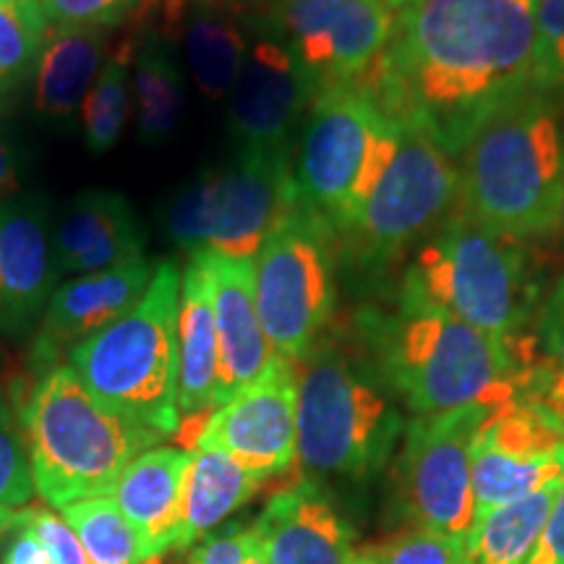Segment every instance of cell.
Listing matches in <instances>:
<instances>
[{
    "label": "cell",
    "instance_id": "cell-1",
    "mask_svg": "<svg viewBox=\"0 0 564 564\" xmlns=\"http://www.w3.org/2000/svg\"><path fill=\"white\" fill-rule=\"evenodd\" d=\"M535 13L539 0H421L364 87L457 158L494 110L533 89Z\"/></svg>",
    "mask_w": 564,
    "mask_h": 564
},
{
    "label": "cell",
    "instance_id": "cell-2",
    "mask_svg": "<svg viewBox=\"0 0 564 564\" xmlns=\"http://www.w3.org/2000/svg\"><path fill=\"white\" fill-rule=\"evenodd\" d=\"M361 335L373 369L413 415L502 408L523 382L514 343L440 308L400 303L394 314L366 312Z\"/></svg>",
    "mask_w": 564,
    "mask_h": 564
},
{
    "label": "cell",
    "instance_id": "cell-3",
    "mask_svg": "<svg viewBox=\"0 0 564 564\" xmlns=\"http://www.w3.org/2000/svg\"><path fill=\"white\" fill-rule=\"evenodd\" d=\"M562 105L528 89L494 110L457 152L460 207L507 238L549 236L564 199Z\"/></svg>",
    "mask_w": 564,
    "mask_h": 564
},
{
    "label": "cell",
    "instance_id": "cell-4",
    "mask_svg": "<svg viewBox=\"0 0 564 564\" xmlns=\"http://www.w3.org/2000/svg\"><path fill=\"white\" fill-rule=\"evenodd\" d=\"M299 369V447L303 481L329 491L382 474L403 436V415L369 358L319 340Z\"/></svg>",
    "mask_w": 564,
    "mask_h": 564
},
{
    "label": "cell",
    "instance_id": "cell-5",
    "mask_svg": "<svg viewBox=\"0 0 564 564\" xmlns=\"http://www.w3.org/2000/svg\"><path fill=\"white\" fill-rule=\"evenodd\" d=\"M21 429L34 494L61 510L110 497L126 465L162 440L105 408L68 364L40 373L21 408Z\"/></svg>",
    "mask_w": 564,
    "mask_h": 564
},
{
    "label": "cell",
    "instance_id": "cell-6",
    "mask_svg": "<svg viewBox=\"0 0 564 564\" xmlns=\"http://www.w3.org/2000/svg\"><path fill=\"white\" fill-rule=\"evenodd\" d=\"M181 274L175 262H160L129 312L68 352V366L105 408L162 440L181 429Z\"/></svg>",
    "mask_w": 564,
    "mask_h": 564
},
{
    "label": "cell",
    "instance_id": "cell-7",
    "mask_svg": "<svg viewBox=\"0 0 564 564\" xmlns=\"http://www.w3.org/2000/svg\"><path fill=\"white\" fill-rule=\"evenodd\" d=\"M400 303L440 308L514 343L535 308L525 246L457 207L415 251L400 285Z\"/></svg>",
    "mask_w": 564,
    "mask_h": 564
},
{
    "label": "cell",
    "instance_id": "cell-8",
    "mask_svg": "<svg viewBox=\"0 0 564 564\" xmlns=\"http://www.w3.org/2000/svg\"><path fill=\"white\" fill-rule=\"evenodd\" d=\"M400 123L369 87H329L314 97L293 147V175L303 207L337 236L356 223L398 152Z\"/></svg>",
    "mask_w": 564,
    "mask_h": 564
},
{
    "label": "cell",
    "instance_id": "cell-9",
    "mask_svg": "<svg viewBox=\"0 0 564 564\" xmlns=\"http://www.w3.org/2000/svg\"><path fill=\"white\" fill-rule=\"evenodd\" d=\"M335 238L308 207L291 212L253 257V291L274 356L299 364L333 319Z\"/></svg>",
    "mask_w": 564,
    "mask_h": 564
},
{
    "label": "cell",
    "instance_id": "cell-10",
    "mask_svg": "<svg viewBox=\"0 0 564 564\" xmlns=\"http://www.w3.org/2000/svg\"><path fill=\"white\" fill-rule=\"evenodd\" d=\"M460 204V175L447 150L421 131L400 123L398 152L364 204L356 223L343 232L358 264L382 267L421 238L426 241Z\"/></svg>",
    "mask_w": 564,
    "mask_h": 564
},
{
    "label": "cell",
    "instance_id": "cell-11",
    "mask_svg": "<svg viewBox=\"0 0 564 564\" xmlns=\"http://www.w3.org/2000/svg\"><path fill=\"white\" fill-rule=\"evenodd\" d=\"M499 408L415 415L398 455L400 499L415 525L468 539L474 528V444Z\"/></svg>",
    "mask_w": 564,
    "mask_h": 564
},
{
    "label": "cell",
    "instance_id": "cell-12",
    "mask_svg": "<svg viewBox=\"0 0 564 564\" xmlns=\"http://www.w3.org/2000/svg\"><path fill=\"white\" fill-rule=\"evenodd\" d=\"M316 95L371 79L398 17L371 0H278L264 13Z\"/></svg>",
    "mask_w": 564,
    "mask_h": 564
},
{
    "label": "cell",
    "instance_id": "cell-13",
    "mask_svg": "<svg viewBox=\"0 0 564 564\" xmlns=\"http://www.w3.org/2000/svg\"><path fill=\"white\" fill-rule=\"evenodd\" d=\"M564 481V419L514 398L489 415L474 444V523L497 507Z\"/></svg>",
    "mask_w": 564,
    "mask_h": 564
},
{
    "label": "cell",
    "instance_id": "cell-14",
    "mask_svg": "<svg viewBox=\"0 0 564 564\" xmlns=\"http://www.w3.org/2000/svg\"><path fill=\"white\" fill-rule=\"evenodd\" d=\"M194 447H215L270 481L295 465L299 369L274 356L257 382L232 394L202 423Z\"/></svg>",
    "mask_w": 564,
    "mask_h": 564
},
{
    "label": "cell",
    "instance_id": "cell-15",
    "mask_svg": "<svg viewBox=\"0 0 564 564\" xmlns=\"http://www.w3.org/2000/svg\"><path fill=\"white\" fill-rule=\"evenodd\" d=\"M246 24L253 34L228 95L230 139L238 150L293 147V131L312 108L316 89L264 17Z\"/></svg>",
    "mask_w": 564,
    "mask_h": 564
},
{
    "label": "cell",
    "instance_id": "cell-16",
    "mask_svg": "<svg viewBox=\"0 0 564 564\" xmlns=\"http://www.w3.org/2000/svg\"><path fill=\"white\" fill-rule=\"evenodd\" d=\"M301 207L293 147H246L220 167V202L209 251L253 259L270 232Z\"/></svg>",
    "mask_w": 564,
    "mask_h": 564
},
{
    "label": "cell",
    "instance_id": "cell-17",
    "mask_svg": "<svg viewBox=\"0 0 564 564\" xmlns=\"http://www.w3.org/2000/svg\"><path fill=\"white\" fill-rule=\"evenodd\" d=\"M51 209L40 196L0 199V333L26 335L58 285Z\"/></svg>",
    "mask_w": 564,
    "mask_h": 564
},
{
    "label": "cell",
    "instance_id": "cell-18",
    "mask_svg": "<svg viewBox=\"0 0 564 564\" xmlns=\"http://www.w3.org/2000/svg\"><path fill=\"white\" fill-rule=\"evenodd\" d=\"M192 257L199 259L207 274L212 306H215L217 350H220L215 408H220L232 394L262 377L274 358V350L259 319L253 259L228 257V253L209 249L196 251Z\"/></svg>",
    "mask_w": 564,
    "mask_h": 564
},
{
    "label": "cell",
    "instance_id": "cell-19",
    "mask_svg": "<svg viewBox=\"0 0 564 564\" xmlns=\"http://www.w3.org/2000/svg\"><path fill=\"white\" fill-rule=\"evenodd\" d=\"M152 274L154 270L144 257L116 270L79 274L55 288L34 340V369L45 373L61 366V356L68 358L76 345L89 340L91 335L129 312L147 293Z\"/></svg>",
    "mask_w": 564,
    "mask_h": 564
},
{
    "label": "cell",
    "instance_id": "cell-20",
    "mask_svg": "<svg viewBox=\"0 0 564 564\" xmlns=\"http://www.w3.org/2000/svg\"><path fill=\"white\" fill-rule=\"evenodd\" d=\"M253 528L270 564H350L356 552L329 491L303 478L272 494Z\"/></svg>",
    "mask_w": 564,
    "mask_h": 564
},
{
    "label": "cell",
    "instance_id": "cell-21",
    "mask_svg": "<svg viewBox=\"0 0 564 564\" xmlns=\"http://www.w3.org/2000/svg\"><path fill=\"white\" fill-rule=\"evenodd\" d=\"M58 274H91L144 259V232L129 199L108 188L74 196L53 232Z\"/></svg>",
    "mask_w": 564,
    "mask_h": 564
},
{
    "label": "cell",
    "instance_id": "cell-22",
    "mask_svg": "<svg viewBox=\"0 0 564 564\" xmlns=\"http://www.w3.org/2000/svg\"><path fill=\"white\" fill-rule=\"evenodd\" d=\"M188 465L192 449L150 447L126 465L110 491V499L139 533L154 562H162L175 549Z\"/></svg>",
    "mask_w": 564,
    "mask_h": 564
},
{
    "label": "cell",
    "instance_id": "cell-23",
    "mask_svg": "<svg viewBox=\"0 0 564 564\" xmlns=\"http://www.w3.org/2000/svg\"><path fill=\"white\" fill-rule=\"evenodd\" d=\"M110 30L53 24L34 63V108L45 121L66 123L82 108L108 61Z\"/></svg>",
    "mask_w": 564,
    "mask_h": 564
},
{
    "label": "cell",
    "instance_id": "cell-24",
    "mask_svg": "<svg viewBox=\"0 0 564 564\" xmlns=\"http://www.w3.org/2000/svg\"><path fill=\"white\" fill-rule=\"evenodd\" d=\"M217 350L215 306L199 259H188L181 274L178 301V415L186 423L207 421L215 411Z\"/></svg>",
    "mask_w": 564,
    "mask_h": 564
},
{
    "label": "cell",
    "instance_id": "cell-25",
    "mask_svg": "<svg viewBox=\"0 0 564 564\" xmlns=\"http://www.w3.org/2000/svg\"><path fill=\"white\" fill-rule=\"evenodd\" d=\"M267 481L215 447H194L183 484L181 528L173 552H186L223 528L230 514L257 497Z\"/></svg>",
    "mask_w": 564,
    "mask_h": 564
},
{
    "label": "cell",
    "instance_id": "cell-26",
    "mask_svg": "<svg viewBox=\"0 0 564 564\" xmlns=\"http://www.w3.org/2000/svg\"><path fill=\"white\" fill-rule=\"evenodd\" d=\"M173 37H181L188 74L202 95L207 100L228 97L249 51V24L230 13L192 6Z\"/></svg>",
    "mask_w": 564,
    "mask_h": 564
},
{
    "label": "cell",
    "instance_id": "cell-27",
    "mask_svg": "<svg viewBox=\"0 0 564 564\" xmlns=\"http://www.w3.org/2000/svg\"><path fill=\"white\" fill-rule=\"evenodd\" d=\"M133 100L141 144H162L178 129L186 108V87L167 40L154 32H133Z\"/></svg>",
    "mask_w": 564,
    "mask_h": 564
},
{
    "label": "cell",
    "instance_id": "cell-28",
    "mask_svg": "<svg viewBox=\"0 0 564 564\" xmlns=\"http://www.w3.org/2000/svg\"><path fill=\"white\" fill-rule=\"evenodd\" d=\"M564 481L486 512L465 541V564H525Z\"/></svg>",
    "mask_w": 564,
    "mask_h": 564
},
{
    "label": "cell",
    "instance_id": "cell-29",
    "mask_svg": "<svg viewBox=\"0 0 564 564\" xmlns=\"http://www.w3.org/2000/svg\"><path fill=\"white\" fill-rule=\"evenodd\" d=\"M133 102V34L118 42L108 55L89 95L84 97L79 118L84 144L91 152H110L131 118Z\"/></svg>",
    "mask_w": 564,
    "mask_h": 564
},
{
    "label": "cell",
    "instance_id": "cell-30",
    "mask_svg": "<svg viewBox=\"0 0 564 564\" xmlns=\"http://www.w3.org/2000/svg\"><path fill=\"white\" fill-rule=\"evenodd\" d=\"M91 564H160L150 560L139 533L110 497H91L63 507Z\"/></svg>",
    "mask_w": 564,
    "mask_h": 564
},
{
    "label": "cell",
    "instance_id": "cell-31",
    "mask_svg": "<svg viewBox=\"0 0 564 564\" xmlns=\"http://www.w3.org/2000/svg\"><path fill=\"white\" fill-rule=\"evenodd\" d=\"M51 26L40 0H0V95L34 70Z\"/></svg>",
    "mask_w": 564,
    "mask_h": 564
},
{
    "label": "cell",
    "instance_id": "cell-32",
    "mask_svg": "<svg viewBox=\"0 0 564 564\" xmlns=\"http://www.w3.org/2000/svg\"><path fill=\"white\" fill-rule=\"evenodd\" d=\"M217 202H220V167L204 171L199 178L175 194L167 207L165 228L181 251L196 253L207 249L217 220Z\"/></svg>",
    "mask_w": 564,
    "mask_h": 564
},
{
    "label": "cell",
    "instance_id": "cell-33",
    "mask_svg": "<svg viewBox=\"0 0 564 564\" xmlns=\"http://www.w3.org/2000/svg\"><path fill=\"white\" fill-rule=\"evenodd\" d=\"M465 541L468 539L413 525L358 554L366 564H465Z\"/></svg>",
    "mask_w": 564,
    "mask_h": 564
},
{
    "label": "cell",
    "instance_id": "cell-34",
    "mask_svg": "<svg viewBox=\"0 0 564 564\" xmlns=\"http://www.w3.org/2000/svg\"><path fill=\"white\" fill-rule=\"evenodd\" d=\"M533 89L564 108V0H539Z\"/></svg>",
    "mask_w": 564,
    "mask_h": 564
},
{
    "label": "cell",
    "instance_id": "cell-35",
    "mask_svg": "<svg viewBox=\"0 0 564 564\" xmlns=\"http://www.w3.org/2000/svg\"><path fill=\"white\" fill-rule=\"evenodd\" d=\"M32 497L34 481L24 432H19L9 405L0 403V507L21 510L32 502Z\"/></svg>",
    "mask_w": 564,
    "mask_h": 564
},
{
    "label": "cell",
    "instance_id": "cell-36",
    "mask_svg": "<svg viewBox=\"0 0 564 564\" xmlns=\"http://www.w3.org/2000/svg\"><path fill=\"white\" fill-rule=\"evenodd\" d=\"M17 528H26V531L34 533V539L47 552L51 564H91L79 535L66 523V518L53 512L51 507H21V510H17Z\"/></svg>",
    "mask_w": 564,
    "mask_h": 564
},
{
    "label": "cell",
    "instance_id": "cell-37",
    "mask_svg": "<svg viewBox=\"0 0 564 564\" xmlns=\"http://www.w3.org/2000/svg\"><path fill=\"white\" fill-rule=\"evenodd\" d=\"M53 24L112 30L139 11L141 0H40Z\"/></svg>",
    "mask_w": 564,
    "mask_h": 564
},
{
    "label": "cell",
    "instance_id": "cell-38",
    "mask_svg": "<svg viewBox=\"0 0 564 564\" xmlns=\"http://www.w3.org/2000/svg\"><path fill=\"white\" fill-rule=\"evenodd\" d=\"M257 549L259 535L253 523H232L204 535L183 564H249Z\"/></svg>",
    "mask_w": 564,
    "mask_h": 564
},
{
    "label": "cell",
    "instance_id": "cell-39",
    "mask_svg": "<svg viewBox=\"0 0 564 564\" xmlns=\"http://www.w3.org/2000/svg\"><path fill=\"white\" fill-rule=\"evenodd\" d=\"M539 337L546 356L564 369V278L560 285L549 293L539 314Z\"/></svg>",
    "mask_w": 564,
    "mask_h": 564
},
{
    "label": "cell",
    "instance_id": "cell-40",
    "mask_svg": "<svg viewBox=\"0 0 564 564\" xmlns=\"http://www.w3.org/2000/svg\"><path fill=\"white\" fill-rule=\"evenodd\" d=\"M525 564H564V486Z\"/></svg>",
    "mask_w": 564,
    "mask_h": 564
},
{
    "label": "cell",
    "instance_id": "cell-41",
    "mask_svg": "<svg viewBox=\"0 0 564 564\" xmlns=\"http://www.w3.org/2000/svg\"><path fill=\"white\" fill-rule=\"evenodd\" d=\"M17 535H13V541L6 549L3 554V562L0 564H51L47 560V552L42 549V544L37 539H34L32 531H26V528H17Z\"/></svg>",
    "mask_w": 564,
    "mask_h": 564
},
{
    "label": "cell",
    "instance_id": "cell-42",
    "mask_svg": "<svg viewBox=\"0 0 564 564\" xmlns=\"http://www.w3.org/2000/svg\"><path fill=\"white\" fill-rule=\"evenodd\" d=\"M183 3L192 9V6H202V9H212L220 13H230L236 19H257L264 17L278 0H183Z\"/></svg>",
    "mask_w": 564,
    "mask_h": 564
},
{
    "label": "cell",
    "instance_id": "cell-43",
    "mask_svg": "<svg viewBox=\"0 0 564 564\" xmlns=\"http://www.w3.org/2000/svg\"><path fill=\"white\" fill-rule=\"evenodd\" d=\"M17 186H19L17 154H13L11 147L0 139V199L17 194Z\"/></svg>",
    "mask_w": 564,
    "mask_h": 564
},
{
    "label": "cell",
    "instance_id": "cell-44",
    "mask_svg": "<svg viewBox=\"0 0 564 564\" xmlns=\"http://www.w3.org/2000/svg\"><path fill=\"white\" fill-rule=\"evenodd\" d=\"M17 531V510H9V507H0V544L9 533Z\"/></svg>",
    "mask_w": 564,
    "mask_h": 564
},
{
    "label": "cell",
    "instance_id": "cell-45",
    "mask_svg": "<svg viewBox=\"0 0 564 564\" xmlns=\"http://www.w3.org/2000/svg\"><path fill=\"white\" fill-rule=\"evenodd\" d=\"M371 3H377V6H382V9H387V11H392L394 17H400V13H405V11H411L413 6H419L421 0H371Z\"/></svg>",
    "mask_w": 564,
    "mask_h": 564
},
{
    "label": "cell",
    "instance_id": "cell-46",
    "mask_svg": "<svg viewBox=\"0 0 564 564\" xmlns=\"http://www.w3.org/2000/svg\"><path fill=\"white\" fill-rule=\"evenodd\" d=\"M249 564H270V562H267L264 552H262V546H259L257 552H253V556H251V560H249Z\"/></svg>",
    "mask_w": 564,
    "mask_h": 564
},
{
    "label": "cell",
    "instance_id": "cell-47",
    "mask_svg": "<svg viewBox=\"0 0 564 564\" xmlns=\"http://www.w3.org/2000/svg\"><path fill=\"white\" fill-rule=\"evenodd\" d=\"M350 564H366V560L358 552H352V560H350Z\"/></svg>",
    "mask_w": 564,
    "mask_h": 564
},
{
    "label": "cell",
    "instance_id": "cell-48",
    "mask_svg": "<svg viewBox=\"0 0 564 564\" xmlns=\"http://www.w3.org/2000/svg\"><path fill=\"white\" fill-rule=\"evenodd\" d=\"M560 232H562V241H564V199H562V215H560Z\"/></svg>",
    "mask_w": 564,
    "mask_h": 564
}]
</instances>
